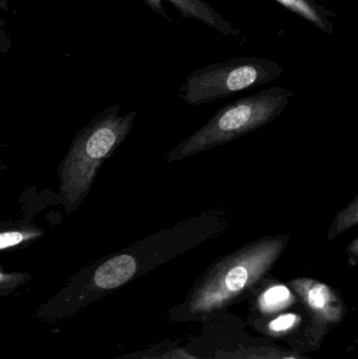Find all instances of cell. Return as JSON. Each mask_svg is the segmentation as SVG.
<instances>
[{
    "label": "cell",
    "instance_id": "obj_1",
    "mask_svg": "<svg viewBox=\"0 0 358 359\" xmlns=\"http://www.w3.org/2000/svg\"><path fill=\"white\" fill-rule=\"evenodd\" d=\"M289 242L285 234L263 236L216 259L191 291L189 313L216 311L247 292L270 271Z\"/></svg>",
    "mask_w": 358,
    "mask_h": 359
},
{
    "label": "cell",
    "instance_id": "obj_2",
    "mask_svg": "<svg viewBox=\"0 0 358 359\" xmlns=\"http://www.w3.org/2000/svg\"><path fill=\"white\" fill-rule=\"evenodd\" d=\"M294 96L286 88L273 86L224 105L197 132L174 147L166 156V162L199 155L261 130L285 111Z\"/></svg>",
    "mask_w": 358,
    "mask_h": 359
},
{
    "label": "cell",
    "instance_id": "obj_3",
    "mask_svg": "<svg viewBox=\"0 0 358 359\" xmlns=\"http://www.w3.org/2000/svg\"><path fill=\"white\" fill-rule=\"evenodd\" d=\"M283 73L284 67L271 59L235 57L193 69L179 88V98L189 107L208 104L270 83Z\"/></svg>",
    "mask_w": 358,
    "mask_h": 359
},
{
    "label": "cell",
    "instance_id": "obj_4",
    "mask_svg": "<svg viewBox=\"0 0 358 359\" xmlns=\"http://www.w3.org/2000/svg\"><path fill=\"white\" fill-rule=\"evenodd\" d=\"M290 286L317 320L323 323H338L342 320V299L325 283L315 278H298L292 280Z\"/></svg>",
    "mask_w": 358,
    "mask_h": 359
},
{
    "label": "cell",
    "instance_id": "obj_5",
    "mask_svg": "<svg viewBox=\"0 0 358 359\" xmlns=\"http://www.w3.org/2000/svg\"><path fill=\"white\" fill-rule=\"evenodd\" d=\"M153 12L170 21L163 1L170 2L184 19H195L225 37L240 38L241 31L205 0H142Z\"/></svg>",
    "mask_w": 358,
    "mask_h": 359
},
{
    "label": "cell",
    "instance_id": "obj_6",
    "mask_svg": "<svg viewBox=\"0 0 358 359\" xmlns=\"http://www.w3.org/2000/svg\"><path fill=\"white\" fill-rule=\"evenodd\" d=\"M281 4L286 10L304 19L313 27L319 29L324 33L332 35L334 33L333 18L336 19V13L326 8L319 0H275Z\"/></svg>",
    "mask_w": 358,
    "mask_h": 359
},
{
    "label": "cell",
    "instance_id": "obj_7",
    "mask_svg": "<svg viewBox=\"0 0 358 359\" xmlns=\"http://www.w3.org/2000/svg\"><path fill=\"white\" fill-rule=\"evenodd\" d=\"M138 270L134 257L120 255L109 259L97 269L94 282L101 289H115L128 283Z\"/></svg>",
    "mask_w": 358,
    "mask_h": 359
},
{
    "label": "cell",
    "instance_id": "obj_8",
    "mask_svg": "<svg viewBox=\"0 0 358 359\" xmlns=\"http://www.w3.org/2000/svg\"><path fill=\"white\" fill-rule=\"evenodd\" d=\"M294 303V293L284 285H273L263 291L256 305L264 314H273L285 310Z\"/></svg>",
    "mask_w": 358,
    "mask_h": 359
},
{
    "label": "cell",
    "instance_id": "obj_9",
    "mask_svg": "<svg viewBox=\"0 0 358 359\" xmlns=\"http://www.w3.org/2000/svg\"><path fill=\"white\" fill-rule=\"evenodd\" d=\"M214 359H308L269 347L241 348L235 351L219 352Z\"/></svg>",
    "mask_w": 358,
    "mask_h": 359
},
{
    "label": "cell",
    "instance_id": "obj_10",
    "mask_svg": "<svg viewBox=\"0 0 358 359\" xmlns=\"http://www.w3.org/2000/svg\"><path fill=\"white\" fill-rule=\"evenodd\" d=\"M117 136L111 128H103L97 130L86 143L85 151L88 157L100 159L111 151Z\"/></svg>",
    "mask_w": 358,
    "mask_h": 359
},
{
    "label": "cell",
    "instance_id": "obj_11",
    "mask_svg": "<svg viewBox=\"0 0 358 359\" xmlns=\"http://www.w3.org/2000/svg\"><path fill=\"white\" fill-rule=\"evenodd\" d=\"M358 223V196L353 198L350 204L347 205L342 211L338 212L332 222L331 227L328 233V241L334 240L346 230L350 229Z\"/></svg>",
    "mask_w": 358,
    "mask_h": 359
},
{
    "label": "cell",
    "instance_id": "obj_12",
    "mask_svg": "<svg viewBox=\"0 0 358 359\" xmlns=\"http://www.w3.org/2000/svg\"><path fill=\"white\" fill-rule=\"evenodd\" d=\"M300 323L301 316H298V314L286 313L271 320L267 326V329L273 335L285 334L298 326Z\"/></svg>",
    "mask_w": 358,
    "mask_h": 359
},
{
    "label": "cell",
    "instance_id": "obj_13",
    "mask_svg": "<svg viewBox=\"0 0 358 359\" xmlns=\"http://www.w3.org/2000/svg\"><path fill=\"white\" fill-rule=\"evenodd\" d=\"M22 240L23 236L20 232H4V233L0 234V249L15 246Z\"/></svg>",
    "mask_w": 358,
    "mask_h": 359
},
{
    "label": "cell",
    "instance_id": "obj_14",
    "mask_svg": "<svg viewBox=\"0 0 358 359\" xmlns=\"http://www.w3.org/2000/svg\"><path fill=\"white\" fill-rule=\"evenodd\" d=\"M347 253H348L349 257H350L349 263L353 266L357 265L358 257V238H355L354 240L350 243L348 248H347Z\"/></svg>",
    "mask_w": 358,
    "mask_h": 359
},
{
    "label": "cell",
    "instance_id": "obj_15",
    "mask_svg": "<svg viewBox=\"0 0 358 359\" xmlns=\"http://www.w3.org/2000/svg\"><path fill=\"white\" fill-rule=\"evenodd\" d=\"M164 359H203L197 358L193 354L187 353L184 350H179V351H172L167 353L166 358Z\"/></svg>",
    "mask_w": 358,
    "mask_h": 359
},
{
    "label": "cell",
    "instance_id": "obj_16",
    "mask_svg": "<svg viewBox=\"0 0 358 359\" xmlns=\"http://www.w3.org/2000/svg\"><path fill=\"white\" fill-rule=\"evenodd\" d=\"M10 41H8V37L0 31V48H4L6 46H8Z\"/></svg>",
    "mask_w": 358,
    "mask_h": 359
},
{
    "label": "cell",
    "instance_id": "obj_17",
    "mask_svg": "<svg viewBox=\"0 0 358 359\" xmlns=\"http://www.w3.org/2000/svg\"><path fill=\"white\" fill-rule=\"evenodd\" d=\"M166 355H167V354H164V355L162 356H157V358H149L145 359H164L166 358Z\"/></svg>",
    "mask_w": 358,
    "mask_h": 359
},
{
    "label": "cell",
    "instance_id": "obj_18",
    "mask_svg": "<svg viewBox=\"0 0 358 359\" xmlns=\"http://www.w3.org/2000/svg\"><path fill=\"white\" fill-rule=\"evenodd\" d=\"M0 2H1V0H0Z\"/></svg>",
    "mask_w": 358,
    "mask_h": 359
}]
</instances>
